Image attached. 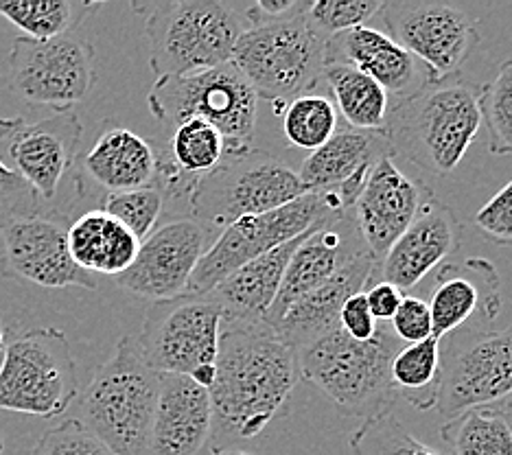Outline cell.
<instances>
[{
	"label": "cell",
	"instance_id": "cell-1",
	"mask_svg": "<svg viewBox=\"0 0 512 455\" xmlns=\"http://www.w3.org/2000/svg\"><path fill=\"white\" fill-rule=\"evenodd\" d=\"M300 381L298 348L265 320H221L213 427L237 440H252L283 412Z\"/></svg>",
	"mask_w": 512,
	"mask_h": 455
},
{
	"label": "cell",
	"instance_id": "cell-2",
	"mask_svg": "<svg viewBox=\"0 0 512 455\" xmlns=\"http://www.w3.org/2000/svg\"><path fill=\"white\" fill-rule=\"evenodd\" d=\"M482 123V86L453 77L392 103L386 134L394 154L445 178L456 171Z\"/></svg>",
	"mask_w": 512,
	"mask_h": 455
},
{
	"label": "cell",
	"instance_id": "cell-3",
	"mask_svg": "<svg viewBox=\"0 0 512 455\" xmlns=\"http://www.w3.org/2000/svg\"><path fill=\"white\" fill-rule=\"evenodd\" d=\"M403 342L390 322H379L377 335L355 342L340 326L298 350L300 379L331 396L335 407L362 420L390 414L401 401L390 379V366Z\"/></svg>",
	"mask_w": 512,
	"mask_h": 455
},
{
	"label": "cell",
	"instance_id": "cell-4",
	"mask_svg": "<svg viewBox=\"0 0 512 455\" xmlns=\"http://www.w3.org/2000/svg\"><path fill=\"white\" fill-rule=\"evenodd\" d=\"M145 18L149 66L156 77H186L230 62L248 29L246 16L221 0L134 5Z\"/></svg>",
	"mask_w": 512,
	"mask_h": 455
},
{
	"label": "cell",
	"instance_id": "cell-5",
	"mask_svg": "<svg viewBox=\"0 0 512 455\" xmlns=\"http://www.w3.org/2000/svg\"><path fill=\"white\" fill-rule=\"evenodd\" d=\"M160 375L147 366L134 337H121L81 399V423L114 455H151Z\"/></svg>",
	"mask_w": 512,
	"mask_h": 455
},
{
	"label": "cell",
	"instance_id": "cell-6",
	"mask_svg": "<svg viewBox=\"0 0 512 455\" xmlns=\"http://www.w3.org/2000/svg\"><path fill=\"white\" fill-rule=\"evenodd\" d=\"M256 101L248 79L232 62L197 75L160 77L147 95L149 112L167 132L189 119L217 127L226 138L228 158L252 149Z\"/></svg>",
	"mask_w": 512,
	"mask_h": 455
},
{
	"label": "cell",
	"instance_id": "cell-7",
	"mask_svg": "<svg viewBox=\"0 0 512 455\" xmlns=\"http://www.w3.org/2000/svg\"><path fill=\"white\" fill-rule=\"evenodd\" d=\"M324 44L327 40L309 25L305 9L287 20L254 22L241 33L230 62L248 79L256 99L276 108L318 86Z\"/></svg>",
	"mask_w": 512,
	"mask_h": 455
},
{
	"label": "cell",
	"instance_id": "cell-8",
	"mask_svg": "<svg viewBox=\"0 0 512 455\" xmlns=\"http://www.w3.org/2000/svg\"><path fill=\"white\" fill-rule=\"evenodd\" d=\"M300 175L267 151L228 158L197 182L189 197L193 219L211 230H224L248 215L270 213L307 195Z\"/></svg>",
	"mask_w": 512,
	"mask_h": 455
},
{
	"label": "cell",
	"instance_id": "cell-9",
	"mask_svg": "<svg viewBox=\"0 0 512 455\" xmlns=\"http://www.w3.org/2000/svg\"><path fill=\"white\" fill-rule=\"evenodd\" d=\"M77 394V366L60 329H33L7 344L0 359V410L51 420Z\"/></svg>",
	"mask_w": 512,
	"mask_h": 455
},
{
	"label": "cell",
	"instance_id": "cell-10",
	"mask_svg": "<svg viewBox=\"0 0 512 455\" xmlns=\"http://www.w3.org/2000/svg\"><path fill=\"white\" fill-rule=\"evenodd\" d=\"M331 215L340 213H333L324 193H307L300 200L270 210V213L248 215L232 221L230 226L219 232L211 248L197 263L186 294H211L221 280L237 272L239 267L276 250L278 245L302 237Z\"/></svg>",
	"mask_w": 512,
	"mask_h": 455
},
{
	"label": "cell",
	"instance_id": "cell-11",
	"mask_svg": "<svg viewBox=\"0 0 512 455\" xmlns=\"http://www.w3.org/2000/svg\"><path fill=\"white\" fill-rule=\"evenodd\" d=\"M224 311L211 296L151 302L136 344L158 375L193 377L215 366Z\"/></svg>",
	"mask_w": 512,
	"mask_h": 455
},
{
	"label": "cell",
	"instance_id": "cell-12",
	"mask_svg": "<svg viewBox=\"0 0 512 455\" xmlns=\"http://www.w3.org/2000/svg\"><path fill=\"white\" fill-rule=\"evenodd\" d=\"M381 20L390 38L421 62L432 84L458 77L480 44L477 20L458 5L440 0H390Z\"/></svg>",
	"mask_w": 512,
	"mask_h": 455
},
{
	"label": "cell",
	"instance_id": "cell-13",
	"mask_svg": "<svg viewBox=\"0 0 512 455\" xmlns=\"http://www.w3.org/2000/svg\"><path fill=\"white\" fill-rule=\"evenodd\" d=\"M512 399V326L471 333L440 350V416L456 418Z\"/></svg>",
	"mask_w": 512,
	"mask_h": 455
},
{
	"label": "cell",
	"instance_id": "cell-14",
	"mask_svg": "<svg viewBox=\"0 0 512 455\" xmlns=\"http://www.w3.org/2000/svg\"><path fill=\"white\" fill-rule=\"evenodd\" d=\"M95 49L75 35L51 42L20 35L7 60L9 88L29 103L71 110L95 88Z\"/></svg>",
	"mask_w": 512,
	"mask_h": 455
},
{
	"label": "cell",
	"instance_id": "cell-15",
	"mask_svg": "<svg viewBox=\"0 0 512 455\" xmlns=\"http://www.w3.org/2000/svg\"><path fill=\"white\" fill-rule=\"evenodd\" d=\"M84 125L77 112L55 110L49 119H0V162L18 173L42 202L55 197L60 182L73 167Z\"/></svg>",
	"mask_w": 512,
	"mask_h": 455
},
{
	"label": "cell",
	"instance_id": "cell-16",
	"mask_svg": "<svg viewBox=\"0 0 512 455\" xmlns=\"http://www.w3.org/2000/svg\"><path fill=\"white\" fill-rule=\"evenodd\" d=\"M68 221L60 215L18 217L0 226V267L11 278L64 289H97V278L81 270L68 250Z\"/></svg>",
	"mask_w": 512,
	"mask_h": 455
},
{
	"label": "cell",
	"instance_id": "cell-17",
	"mask_svg": "<svg viewBox=\"0 0 512 455\" xmlns=\"http://www.w3.org/2000/svg\"><path fill=\"white\" fill-rule=\"evenodd\" d=\"M213 232L193 217L156 228L141 243L130 270L116 276V283L151 302L184 296L197 263L213 245Z\"/></svg>",
	"mask_w": 512,
	"mask_h": 455
},
{
	"label": "cell",
	"instance_id": "cell-18",
	"mask_svg": "<svg viewBox=\"0 0 512 455\" xmlns=\"http://www.w3.org/2000/svg\"><path fill=\"white\" fill-rule=\"evenodd\" d=\"M432 193L434 191L425 186V182L401 171L392 156L377 160L366 189L359 195L351 213L359 237L372 259L377 263L383 261V256L412 224Z\"/></svg>",
	"mask_w": 512,
	"mask_h": 455
},
{
	"label": "cell",
	"instance_id": "cell-19",
	"mask_svg": "<svg viewBox=\"0 0 512 455\" xmlns=\"http://www.w3.org/2000/svg\"><path fill=\"white\" fill-rule=\"evenodd\" d=\"M366 252L351 215H331L302 237L283 276V285L274 305L265 313V322L274 324L283 313L307 296L309 291L327 283L342 267Z\"/></svg>",
	"mask_w": 512,
	"mask_h": 455
},
{
	"label": "cell",
	"instance_id": "cell-20",
	"mask_svg": "<svg viewBox=\"0 0 512 455\" xmlns=\"http://www.w3.org/2000/svg\"><path fill=\"white\" fill-rule=\"evenodd\" d=\"M340 64L355 68L394 97L392 103L410 99L432 84L427 68L394 42L388 33L372 27H357L337 33L324 44V66Z\"/></svg>",
	"mask_w": 512,
	"mask_h": 455
},
{
	"label": "cell",
	"instance_id": "cell-21",
	"mask_svg": "<svg viewBox=\"0 0 512 455\" xmlns=\"http://www.w3.org/2000/svg\"><path fill=\"white\" fill-rule=\"evenodd\" d=\"M462 226L449 206L432 193L403 235L379 263L381 280L401 291L421 285L436 267L458 250Z\"/></svg>",
	"mask_w": 512,
	"mask_h": 455
},
{
	"label": "cell",
	"instance_id": "cell-22",
	"mask_svg": "<svg viewBox=\"0 0 512 455\" xmlns=\"http://www.w3.org/2000/svg\"><path fill=\"white\" fill-rule=\"evenodd\" d=\"M213 425L206 388L184 375H160L151 455H202L213 438Z\"/></svg>",
	"mask_w": 512,
	"mask_h": 455
},
{
	"label": "cell",
	"instance_id": "cell-23",
	"mask_svg": "<svg viewBox=\"0 0 512 455\" xmlns=\"http://www.w3.org/2000/svg\"><path fill=\"white\" fill-rule=\"evenodd\" d=\"M432 333L447 337L467 324L475 313L495 320L502 311L499 274L486 259H467L462 265H445L436 274V285L427 300Z\"/></svg>",
	"mask_w": 512,
	"mask_h": 455
},
{
	"label": "cell",
	"instance_id": "cell-24",
	"mask_svg": "<svg viewBox=\"0 0 512 455\" xmlns=\"http://www.w3.org/2000/svg\"><path fill=\"white\" fill-rule=\"evenodd\" d=\"M377 267L379 263L372 259L368 250L357 254L340 272L331 276L327 283H322L320 287L309 291L307 296H302L296 305L283 313L281 320H276L270 326H274L298 350L313 344L340 326V311L344 302L368 289L370 278L377 272Z\"/></svg>",
	"mask_w": 512,
	"mask_h": 455
},
{
	"label": "cell",
	"instance_id": "cell-25",
	"mask_svg": "<svg viewBox=\"0 0 512 455\" xmlns=\"http://www.w3.org/2000/svg\"><path fill=\"white\" fill-rule=\"evenodd\" d=\"M84 169L108 193L154 186L158 178V151L143 136L112 125L84 158Z\"/></svg>",
	"mask_w": 512,
	"mask_h": 455
},
{
	"label": "cell",
	"instance_id": "cell-26",
	"mask_svg": "<svg viewBox=\"0 0 512 455\" xmlns=\"http://www.w3.org/2000/svg\"><path fill=\"white\" fill-rule=\"evenodd\" d=\"M302 237L285 245H278L276 250L259 256V259L239 267L237 272H232L228 278L221 280L208 296H211L219 305V309L224 311V318H265V313L274 305L278 291H281L289 259H292V254L300 245Z\"/></svg>",
	"mask_w": 512,
	"mask_h": 455
},
{
	"label": "cell",
	"instance_id": "cell-27",
	"mask_svg": "<svg viewBox=\"0 0 512 455\" xmlns=\"http://www.w3.org/2000/svg\"><path fill=\"white\" fill-rule=\"evenodd\" d=\"M383 156H394L386 132L337 130L320 149L311 151L300 167V180L309 193L331 191Z\"/></svg>",
	"mask_w": 512,
	"mask_h": 455
},
{
	"label": "cell",
	"instance_id": "cell-28",
	"mask_svg": "<svg viewBox=\"0 0 512 455\" xmlns=\"http://www.w3.org/2000/svg\"><path fill=\"white\" fill-rule=\"evenodd\" d=\"M141 241L103 210H88L68 226V250L88 274L121 276L132 267Z\"/></svg>",
	"mask_w": 512,
	"mask_h": 455
},
{
	"label": "cell",
	"instance_id": "cell-29",
	"mask_svg": "<svg viewBox=\"0 0 512 455\" xmlns=\"http://www.w3.org/2000/svg\"><path fill=\"white\" fill-rule=\"evenodd\" d=\"M322 77L327 79L337 110L351 130L386 132L392 101L375 79L340 64L324 66Z\"/></svg>",
	"mask_w": 512,
	"mask_h": 455
},
{
	"label": "cell",
	"instance_id": "cell-30",
	"mask_svg": "<svg viewBox=\"0 0 512 455\" xmlns=\"http://www.w3.org/2000/svg\"><path fill=\"white\" fill-rule=\"evenodd\" d=\"M390 379L401 403L421 412L432 410L440 388V337L403 344L392 359Z\"/></svg>",
	"mask_w": 512,
	"mask_h": 455
},
{
	"label": "cell",
	"instance_id": "cell-31",
	"mask_svg": "<svg viewBox=\"0 0 512 455\" xmlns=\"http://www.w3.org/2000/svg\"><path fill=\"white\" fill-rule=\"evenodd\" d=\"M95 7L84 0H0V16L27 38L51 42L79 29Z\"/></svg>",
	"mask_w": 512,
	"mask_h": 455
},
{
	"label": "cell",
	"instance_id": "cell-32",
	"mask_svg": "<svg viewBox=\"0 0 512 455\" xmlns=\"http://www.w3.org/2000/svg\"><path fill=\"white\" fill-rule=\"evenodd\" d=\"M440 436L453 455H512V429L497 405L477 407L447 420Z\"/></svg>",
	"mask_w": 512,
	"mask_h": 455
},
{
	"label": "cell",
	"instance_id": "cell-33",
	"mask_svg": "<svg viewBox=\"0 0 512 455\" xmlns=\"http://www.w3.org/2000/svg\"><path fill=\"white\" fill-rule=\"evenodd\" d=\"M287 143L296 149L316 151L340 130V116L331 99L316 92H305L276 112Z\"/></svg>",
	"mask_w": 512,
	"mask_h": 455
},
{
	"label": "cell",
	"instance_id": "cell-34",
	"mask_svg": "<svg viewBox=\"0 0 512 455\" xmlns=\"http://www.w3.org/2000/svg\"><path fill=\"white\" fill-rule=\"evenodd\" d=\"M351 449L355 455H442L410 434L394 412L362 420L353 431Z\"/></svg>",
	"mask_w": 512,
	"mask_h": 455
},
{
	"label": "cell",
	"instance_id": "cell-35",
	"mask_svg": "<svg viewBox=\"0 0 512 455\" xmlns=\"http://www.w3.org/2000/svg\"><path fill=\"white\" fill-rule=\"evenodd\" d=\"M482 121L493 156L512 154V60L499 66L497 77L482 86Z\"/></svg>",
	"mask_w": 512,
	"mask_h": 455
},
{
	"label": "cell",
	"instance_id": "cell-36",
	"mask_svg": "<svg viewBox=\"0 0 512 455\" xmlns=\"http://www.w3.org/2000/svg\"><path fill=\"white\" fill-rule=\"evenodd\" d=\"M162 206H165V195H162L156 184L136 191L106 193L101 202L103 213L121 221L141 243L156 230Z\"/></svg>",
	"mask_w": 512,
	"mask_h": 455
},
{
	"label": "cell",
	"instance_id": "cell-37",
	"mask_svg": "<svg viewBox=\"0 0 512 455\" xmlns=\"http://www.w3.org/2000/svg\"><path fill=\"white\" fill-rule=\"evenodd\" d=\"M381 5V0H316L307 7V20L324 40H329L337 33L364 27L379 14Z\"/></svg>",
	"mask_w": 512,
	"mask_h": 455
},
{
	"label": "cell",
	"instance_id": "cell-38",
	"mask_svg": "<svg viewBox=\"0 0 512 455\" xmlns=\"http://www.w3.org/2000/svg\"><path fill=\"white\" fill-rule=\"evenodd\" d=\"M31 455H114L108 445L92 434L79 418L64 420L57 427H51Z\"/></svg>",
	"mask_w": 512,
	"mask_h": 455
},
{
	"label": "cell",
	"instance_id": "cell-39",
	"mask_svg": "<svg viewBox=\"0 0 512 455\" xmlns=\"http://www.w3.org/2000/svg\"><path fill=\"white\" fill-rule=\"evenodd\" d=\"M42 213V197L0 162V226L18 217H33Z\"/></svg>",
	"mask_w": 512,
	"mask_h": 455
},
{
	"label": "cell",
	"instance_id": "cell-40",
	"mask_svg": "<svg viewBox=\"0 0 512 455\" xmlns=\"http://www.w3.org/2000/svg\"><path fill=\"white\" fill-rule=\"evenodd\" d=\"M475 226L486 239L512 245V180L491 197V202L477 210Z\"/></svg>",
	"mask_w": 512,
	"mask_h": 455
},
{
	"label": "cell",
	"instance_id": "cell-41",
	"mask_svg": "<svg viewBox=\"0 0 512 455\" xmlns=\"http://www.w3.org/2000/svg\"><path fill=\"white\" fill-rule=\"evenodd\" d=\"M390 329L403 344H416L432 337V315H429L427 302L416 296H405L399 311L390 320Z\"/></svg>",
	"mask_w": 512,
	"mask_h": 455
},
{
	"label": "cell",
	"instance_id": "cell-42",
	"mask_svg": "<svg viewBox=\"0 0 512 455\" xmlns=\"http://www.w3.org/2000/svg\"><path fill=\"white\" fill-rule=\"evenodd\" d=\"M340 329L355 342H368L377 335L379 322L372 318L364 291L344 302V307L340 311Z\"/></svg>",
	"mask_w": 512,
	"mask_h": 455
},
{
	"label": "cell",
	"instance_id": "cell-43",
	"mask_svg": "<svg viewBox=\"0 0 512 455\" xmlns=\"http://www.w3.org/2000/svg\"><path fill=\"white\" fill-rule=\"evenodd\" d=\"M364 294H366L372 318H375L377 322H390L394 318V313L399 311L401 302L405 298V294L399 287L386 283V280H379V283H375V285H368Z\"/></svg>",
	"mask_w": 512,
	"mask_h": 455
},
{
	"label": "cell",
	"instance_id": "cell-44",
	"mask_svg": "<svg viewBox=\"0 0 512 455\" xmlns=\"http://www.w3.org/2000/svg\"><path fill=\"white\" fill-rule=\"evenodd\" d=\"M309 3H300V0H259L254 3L246 14L248 27L254 22H272V20H287L294 18L307 9Z\"/></svg>",
	"mask_w": 512,
	"mask_h": 455
},
{
	"label": "cell",
	"instance_id": "cell-45",
	"mask_svg": "<svg viewBox=\"0 0 512 455\" xmlns=\"http://www.w3.org/2000/svg\"><path fill=\"white\" fill-rule=\"evenodd\" d=\"M208 455H259L254 451H246V449H237V447H228V449H215Z\"/></svg>",
	"mask_w": 512,
	"mask_h": 455
},
{
	"label": "cell",
	"instance_id": "cell-46",
	"mask_svg": "<svg viewBox=\"0 0 512 455\" xmlns=\"http://www.w3.org/2000/svg\"><path fill=\"white\" fill-rule=\"evenodd\" d=\"M497 407H499V410H502V412L506 414V418H508V423H510V429H512V399H508L506 403H499Z\"/></svg>",
	"mask_w": 512,
	"mask_h": 455
},
{
	"label": "cell",
	"instance_id": "cell-47",
	"mask_svg": "<svg viewBox=\"0 0 512 455\" xmlns=\"http://www.w3.org/2000/svg\"><path fill=\"white\" fill-rule=\"evenodd\" d=\"M7 348V342H5V331H3V324H0V357H3Z\"/></svg>",
	"mask_w": 512,
	"mask_h": 455
},
{
	"label": "cell",
	"instance_id": "cell-48",
	"mask_svg": "<svg viewBox=\"0 0 512 455\" xmlns=\"http://www.w3.org/2000/svg\"><path fill=\"white\" fill-rule=\"evenodd\" d=\"M0 455H5V445H3V438H0Z\"/></svg>",
	"mask_w": 512,
	"mask_h": 455
}]
</instances>
